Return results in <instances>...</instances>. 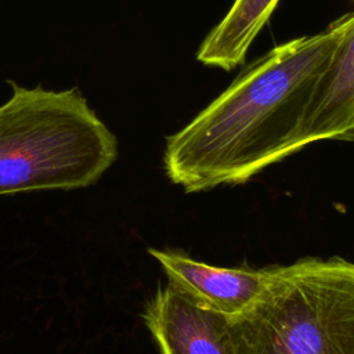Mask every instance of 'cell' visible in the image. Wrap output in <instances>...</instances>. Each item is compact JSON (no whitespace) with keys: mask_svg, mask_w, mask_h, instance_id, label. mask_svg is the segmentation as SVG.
Instances as JSON below:
<instances>
[{"mask_svg":"<svg viewBox=\"0 0 354 354\" xmlns=\"http://www.w3.org/2000/svg\"><path fill=\"white\" fill-rule=\"evenodd\" d=\"M232 328L238 354H354V263L308 257L275 267Z\"/></svg>","mask_w":354,"mask_h":354,"instance_id":"3","label":"cell"},{"mask_svg":"<svg viewBox=\"0 0 354 354\" xmlns=\"http://www.w3.org/2000/svg\"><path fill=\"white\" fill-rule=\"evenodd\" d=\"M350 21L347 14L324 32L275 46L167 137L163 163L171 183L185 192L242 184L297 152L313 88Z\"/></svg>","mask_w":354,"mask_h":354,"instance_id":"1","label":"cell"},{"mask_svg":"<svg viewBox=\"0 0 354 354\" xmlns=\"http://www.w3.org/2000/svg\"><path fill=\"white\" fill-rule=\"evenodd\" d=\"M11 86L0 106V196L97 183L115 162L118 141L80 91Z\"/></svg>","mask_w":354,"mask_h":354,"instance_id":"2","label":"cell"},{"mask_svg":"<svg viewBox=\"0 0 354 354\" xmlns=\"http://www.w3.org/2000/svg\"><path fill=\"white\" fill-rule=\"evenodd\" d=\"M279 0H235L225 17L202 41L196 58L209 66L231 71L270 19Z\"/></svg>","mask_w":354,"mask_h":354,"instance_id":"7","label":"cell"},{"mask_svg":"<svg viewBox=\"0 0 354 354\" xmlns=\"http://www.w3.org/2000/svg\"><path fill=\"white\" fill-rule=\"evenodd\" d=\"M169 283L198 306L236 318L246 313L270 285L274 268H227L198 261L181 252L148 249Z\"/></svg>","mask_w":354,"mask_h":354,"instance_id":"5","label":"cell"},{"mask_svg":"<svg viewBox=\"0 0 354 354\" xmlns=\"http://www.w3.org/2000/svg\"><path fill=\"white\" fill-rule=\"evenodd\" d=\"M142 318L162 354H238L232 318L198 306L170 283L156 290Z\"/></svg>","mask_w":354,"mask_h":354,"instance_id":"4","label":"cell"},{"mask_svg":"<svg viewBox=\"0 0 354 354\" xmlns=\"http://www.w3.org/2000/svg\"><path fill=\"white\" fill-rule=\"evenodd\" d=\"M354 131V14L318 77L306 108L297 148L329 138L348 140Z\"/></svg>","mask_w":354,"mask_h":354,"instance_id":"6","label":"cell"},{"mask_svg":"<svg viewBox=\"0 0 354 354\" xmlns=\"http://www.w3.org/2000/svg\"><path fill=\"white\" fill-rule=\"evenodd\" d=\"M348 140H354V131L350 134V138Z\"/></svg>","mask_w":354,"mask_h":354,"instance_id":"8","label":"cell"}]
</instances>
